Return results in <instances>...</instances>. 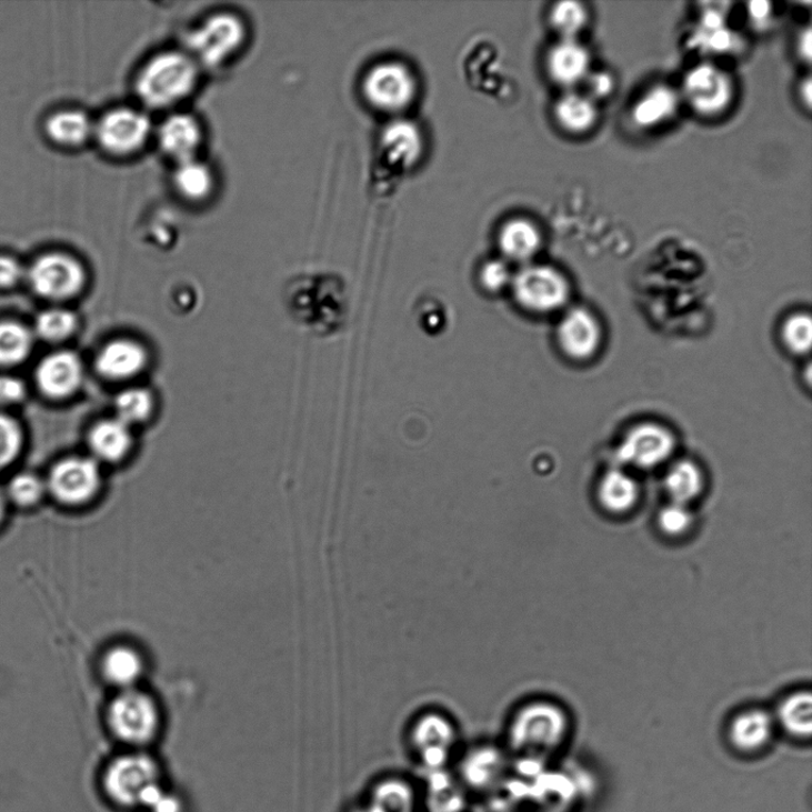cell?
Masks as SVG:
<instances>
[{
    "label": "cell",
    "instance_id": "6da1fadb",
    "mask_svg": "<svg viewBox=\"0 0 812 812\" xmlns=\"http://www.w3.org/2000/svg\"><path fill=\"white\" fill-rule=\"evenodd\" d=\"M569 719L560 704L530 700L517 705L505 725V750L521 759H543L560 749Z\"/></svg>",
    "mask_w": 812,
    "mask_h": 812
},
{
    "label": "cell",
    "instance_id": "7a4b0ae2",
    "mask_svg": "<svg viewBox=\"0 0 812 812\" xmlns=\"http://www.w3.org/2000/svg\"><path fill=\"white\" fill-rule=\"evenodd\" d=\"M198 81L199 64L193 58L169 50L146 62L134 80V91L144 107L163 110L190 97Z\"/></svg>",
    "mask_w": 812,
    "mask_h": 812
},
{
    "label": "cell",
    "instance_id": "3957f363",
    "mask_svg": "<svg viewBox=\"0 0 812 812\" xmlns=\"http://www.w3.org/2000/svg\"><path fill=\"white\" fill-rule=\"evenodd\" d=\"M103 789L111 803L127 810H151L166 792L157 761L144 753H129L111 761L103 775Z\"/></svg>",
    "mask_w": 812,
    "mask_h": 812
},
{
    "label": "cell",
    "instance_id": "277c9868",
    "mask_svg": "<svg viewBox=\"0 0 812 812\" xmlns=\"http://www.w3.org/2000/svg\"><path fill=\"white\" fill-rule=\"evenodd\" d=\"M248 31L239 16L217 12L196 27L188 38L191 57L201 66L221 67L240 53Z\"/></svg>",
    "mask_w": 812,
    "mask_h": 812
},
{
    "label": "cell",
    "instance_id": "5b68a950",
    "mask_svg": "<svg viewBox=\"0 0 812 812\" xmlns=\"http://www.w3.org/2000/svg\"><path fill=\"white\" fill-rule=\"evenodd\" d=\"M459 739L460 733L454 721L437 709L424 710L409 726L410 748L419 763L431 772L447 766Z\"/></svg>",
    "mask_w": 812,
    "mask_h": 812
},
{
    "label": "cell",
    "instance_id": "8992f818",
    "mask_svg": "<svg viewBox=\"0 0 812 812\" xmlns=\"http://www.w3.org/2000/svg\"><path fill=\"white\" fill-rule=\"evenodd\" d=\"M108 719L113 735L129 746H144L159 732L160 714L156 702L134 688L121 691L112 701Z\"/></svg>",
    "mask_w": 812,
    "mask_h": 812
},
{
    "label": "cell",
    "instance_id": "52a82bcc",
    "mask_svg": "<svg viewBox=\"0 0 812 812\" xmlns=\"http://www.w3.org/2000/svg\"><path fill=\"white\" fill-rule=\"evenodd\" d=\"M151 134L149 117L137 109L117 108L94 124L93 138L108 156L129 158L141 151Z\"/></svg>",
    "mask_w": 812,
    "mask_h": 812
},
{
    "label": "cell",
    "instance_id": "ba28073f",
    "mask_svg": "<svg viewBox=\"0 0 812 812\" xmlns=\"http://www.w3.org/2000/svg\"><path fill=\"white\" fill-rule=\"evenodd\" d=\"M418 83L408 66L399 61L375 64L367 73L363 92L369 103L388 113L408 109L417 96Z\"/></svg>",
    "mask_w": 812,
    "mask_h": 812
},
{
    "label": "cell",
    "instance_id": "9c48e42d",
    "mask_svg": "<svg viewBox=\"0 0 812 812\" xmlns=\"http://www.w3.org/2000/svg\"><path fill=\"white\" fill-rule=\"evenodd\" d=\"M682 90L690 108L708 118L725 112L735 94L732 78L709 62L692 67L684 77Z\"/></svg>",
    "mask_w": 812,
    "mask_h": 812
},
{
    "label": "cell",
    "instance_id": "30bf717a",
    "mask_svg": "<svg viewBox=\"0 0 812 812\" xmlns=\"http://www.w3.org/2000/svg\"><path fill=\"white\" fill-rule=\"evenodd\" d=\"M32 290L50 300L76 297L87 282L83 265L63 252H50L38 259L29 269Z\"/></svg>",
    "mask_w": 812,
    "mask_h": 812
},
{
    "label": "cell",
    "instance_id": "8fae6325",
    "mask_svg": "<svg viewBox=\"0 0 812 812\" xmlns=\"http://www.w3.org/2000/svg\"><path fill=\"white\" fill-rule=\"evenodd\" d=\"M517 300L524 309L537 313L560 310L569 300L570 289L557 269L535 264L520 270L513 282Z\"/></svg>",
    "mask_w": 812,
    "mask_h": 812
},
{
    "label": "cell",
    "instance_id": "7c38bea8",
    "mask_svg": "<svg viewBox=\"0 0 812 812\" xmlns=\"http://www.w3.org/2000/svg\"><path fill=\"white\" fill-rule=\"evenodd\" d=\"M510 752L494 743H479L460 759L459 783L473 793L498 790L509 774Z\"/></svg>",
    "mask_w": 812,
    "mask_h": 812
},
{
    "label": "cell",
    "instance_id": "4fadbf2b",
    "mask_svg": "<svg viewBox=\"0 0 812 812\" xmlns=\"http://www.w3.org/2000/svg\"><path fill=\"white\" fill-rule=\"evenodd\" d=\"M100 473L97 464L82 457H71L58 463L50 472L48 488L64 505H82L98 493Z\"/></svg>",
    "mask_w": 812,
    "mask_h": 812
},
{
    "label": "cell",
    "instance_id": "5bb4252c",
    "mask_svg": "<svg viewBox=\"0 0 812 812\" xmlns=\"http://www.w3.org/2000/svg\"><path fill=\"white\" fill-rule=\"evenodd\" d=\"M673 450V435L665 428L642 424L624 437L618 455L625 464L649 469L664 463Z\"/></svg>",
    "mask_w": 812,
    "mask_h": 812
},
{
    "label": "cell",
    "instance_id": "9a60e30c",
    "mask_svg": "<svg viewBox=\"0 0 812 812\" xmlns=\"http://www.w3.org/2000/svg\"><path fill=\"white\" fill-rule=\"evenodd\" d=\"M558 342L573 360L594 357L601 344V328L594 315L584 309L569 311L558 327Z\"/></svg>",
    "mask_w": 812,
    "mask_h": 812
},
{
    "label": "cell",
    "instance_id": "2e32d148",
    "mask_svg": "<svg viewBox=\"0 0 812 812\" xmlns=\"http://www.w3.org/2000/svg\"><path fill=\"white\" fill-rule=\"evenodd\" d=\"M158 141L163 154L178 164L197 158L202 129L193 116L174 113L161 123Z\"/></svg>",
    "mask_w": 812,
    "mask_h": 812
},
{
    "label": "cell",
    "instance_id": "e0dca14e",
    "mask_svg": "<svg viewBox=\"0 0 812 812\" xmlns=\"http://www.w3.org/2000/svg\"><path fill=\"white\" fill-rule=\"evenodd\" d=\"M37 380L42 393L47 397L69 398L78 391L81 383V362L71 351L49 354L38 368Z\"/></svg>",
    "mask_w": 812,
    "mask_h": 812
},
{
    "label": "cell",
    "instance_id": "ac0fdd59",
    "mask_svg": "<svg viewBox=\"0 0 812 812\" xmlns=\"http://www.w3.org/2000/svg\"><path fill=\"white\" fill-rule=\"evenodd\" d=\"M588 49L577 40L562 39L551 47L547 58L550 78L562 88L584 82L590 73Z\"/></svg>",
    "mask_w": 812,
    "mask_h": 812
},
{
    "label": "cell",
    "instance_id": "d6986e66",
    "mask_svg": "<svg viewBox=\"0 0 812 812\" xmlns=\"http://www.w3.org/2000/svg\"><path fill=\"white\" fill-rule=\"evenodd\" d=\"M147 363L142 345L129 340H117L100 350L96 360L99 375L121 382L138 377Z\"/></svg>",
    "mask_w": 812,
    "mask_h": 812
},
{
    "label": "cell",
    "instance_id": "ffe728a7",
    "mask_svg": "<svg viewBox=\"0 0 812 812\" xmlns=\"http://www.w3.org/2000/svg\"><path fill=\"white\" fill-rule=\"evenodd\" d=\"M679 109V93L669 84L658 83L635 101L631 120L636 128L651 130L672 120Z\"/></svg>",
    "mask_w": 812,
    "mask_h": 812
},
{
    "label": "cell",
    "instance_id": "44dd1931",
    "mask_svg": "<svg viewBox=\"0 0 812 812\" xmlns=\"http://www.w3.org/2000/svg\"><path fill=\"white\" fill-rule=\"evenodd\" d=\"M381 140L389 159L403 167H413L424 151V139L419 127L403 118L388 123Z\"/></svg>",
    "mask_w": 812,
    "mask_h": 812
},
{
    "label": "cell",
    "instance_id": "7402d4cb",
    "mask_svg": "<svg viewBox=\"0 0 812 812\" xmlns=\"http://www.w3.org/2000/svg\"><path fill=\"white\" fill-rule=\"evenodd\" d=\"M773 734V719L761 709L739 714L732 722L730 738L740 752L754 753L763 750Z\"/></svg>",
    "mask_w": 812,
    "mask_h": 812
},
{
    "label": "cell",
    "instance_id": "603a6c76",
    "mask_svg": "<svg viewBox=\"0 0 812 812\" xmlns=\"http://www.w3.org/2000/svg\"><path fill=\"white\" fill-rule=\"evenodd\" d=\"M46 132L60 147L79 148L93 138L94 123L83 111L62 110L48 118Z\"/></svg>",
    "mask_w": 812,
    "mask_h": 812
},
{
    "label": "cell",
    "instance_id": "cb8c5ba5",
    "mask_svg": "<svg viewBox=\"0 0 812 812\" xmlns=\"http://www.w3.org/2000/svg\"><path fill=\"white\" fill-rule=\"evenodd\" d=\"M554 118L564 131L583 134L594 129L599 111L595 101L587 94L568 92L557 100Z\"/></svg>",
    "mask_w": 812,
    "mask_h": 812
},
{
    "label": "cell",
    "instance_id": "d4e9b609",
    "mask_svg": "<svg viewBox=\"0 0 812 812\" xmlns=\"http://www.w3.org/2000/svg\"><path fill=\"white\" fill-rule=\"evenodd\" d=\"M89 443L97 459L109 463L120 462L131 449L130 429L118 419L100 421L91 430Z\"/></svg>",
    "mask_w": 812,
    "mask_h": 812
},
{
    "label": "cell",
    "instance_id": "484cf974",
    "mask_svg": "<svg viewBox=\"0 0 812 812\" xmlns=\"http://www.w3.org/2000/svg\"><path fill=\"white\" fill-rule=\"evenodd\" d=\"M543 242L538 227L524 218H514L503 224L499 244L504 255L514 261H528L535 255Z\"/></svg>",
    "mask_w": 812,
    "mask_h": 812
},
{
    "label": "cell",
    "instance_id": "4316f807",
    "mask_svg": "<svg viewBox=\"0 0 812 812\" xmlns=\"http://www.w3.org/2000/svg\"><path fill=\"white\" fill-rule=\"evenodd\" d=\"M378 812H415L417 792L400 776H385L372 785L367 802Z\"/></svg>",
    "mask_w": 812,
    "mask_h": 812
},
{
    "label": "cell",
    "instance_id": "83f0119b",
    "mask_svg": "<svg viewBox=\"0 0 812 812\" xmlns=\"http://www.w3.org/2000/svg\"><path fill=\"white\" fill-rule=\"evenodd\" d=\"M103 673L109 683L121 691L132 689L141 679L144 664L141 654L126 645L109 650L103 658Z\"/></svg>",
    "mask_w": 812,
    "mask_h": 812
},
{
    "label": "cell",
    "instance_id": "f1b7e54d",
    "mask_svg": "<svg viewBox=\"0 0 812 812\" xmlns=\"http://www.w3.org/2000/svg\"><path fill=\"white\" fill-rule=\"evenodd\" d=\"M173 183L184 200L200 202L211 197L215 179L211 168L196 158L177 164Z\"/></svg>",
    "mask_w": 812,
    "mask_h": 812
},
{
    "label": "cell",
    "instance_id": "f546056e",
    "mask_svg": "<svg viewBox=\"0 0 812 812\" xmlns=\"http://www.w3.org/2000/svg\"><path fill=\"white\" fill-rule=\"evenodd\" d=\"M599 499L604 509L612 513H625L633 509L639 499L636 482L620 470L608 471L599 487Z\"/></svg>",
    "mask_w": 812,
    "mask_h": 812
},
{
    "label": "cell",
    "instance_id": "4dcf8cb0",
    "mask_svg": "<svg viewBox=\"0 0 812 812\" xmlns=\"http://www.w3.org/2000/svg\"><path fill=\"white\" fill-rule=\"evenodd\" d=\"M783 730L793 738L806 739L812 733V696L809 691H800L785 699L776 714Z\"/></svg>",
    "mask_w": 812,
    "mask_h": 812
},
{
    "label": "cell",
    "instance_id": "1f68e13d",
    "mask_svg": "<svg viewBox=\"0 0 812 812\" xmlns=\"http://www.w3.org/2000/svg\"><path fill=\"white\" fill-rule=\"evenodd\" d=\"M665 488L672 502L686 504L702 492L703 477L696 464L689 461L675 463L668 472Z\"/></svg>",
    "mask_w": 812,
    "mask_h": 812
},
{
    "label": "cell",
    "instance_id": "d6a6232c",
    "mask_svg": "<svg viewBox=\"0 0 812 812\" xmlns=\"http://www.w3.org/2000/svg\"><path fill=\"white\" fill-rule=\"evenodd\" d=\"M32 345L31 333L21 324L0 323V365L19 364L28 358Z\"/></svg>",
    "mask_w": 812,
    "mask_h": 812
},
{
    "label": "cell",
    "instance_id": "836d02e7",
    "mask_svg": "<svg viewBox=\"0 0 812 812\" xmlns=\"http://www.w3.org/2000/svg\"><path fill=\"white\" fill-rule=\"evenodd\" d=\"M550 22L562 39L574 40L587 27L589 12L585 6L577 0H563L552 7Z\"/></svg>",
    "mask_w": 812,
    "mask_h": 812
},
{
    "label": "cell",
    "instance_id": "e575fe53",
    "mask_svg": "<svg viewBox=\"0 0 812 812\" xmlns=\"http://www.w3.org/2000/svg\"><path fill=\"white\" fill-rule=\"evenodd\" d=\"M154 408L151 394L143 388L126 389L114 401L118 420L130 428L147 420Z\"/></svg>",
    "mask_w": 812,
    "mask_h": 812
},
{
    "label": "cell",
    "instance_id": "d590c367",
    "mask_svg": "<svg viewBox=\"0 0 812 812\" xmlns=\"http://www.w3.org/2000/svg\"><path fill=\"white\" fill-rule=\"evenodd\" d=\"M77 325L74 313L63 309H52L38 317L37 332L44 341L61 342L73 334Z\"/></svg>",
    "mask_w": 812,
    "mask_h": 812
},
{
    "label": "cell",
    "instance_id": "8d00e7d4",
    "mask_svg": "<svg viewBox=\"0 0 812 812\" xmlns=\"http://www.w3.org/2000/svg\"><path fill=\"white\" fill-rule=\"evenodd\" d=\"M783 341L792 353H808L812 342V321L810 315L806 313L791 315L783 327Z\"/></svg>",
    "mask_w": 812,
    "mask_h": 812
},
{
    "label": "cell",
    "instance_id": "74e56055",
    "mask_svg": "<svg viewBox=\"0 0 812 812\" xmlns=\"http://www.w3.org/2000/svg\"><path fill=\"white\" fill-rule=\"evenodd\" d=\"M44 494L43 482L32 473H20L9 483L7 497L20 507H32L38 504Z\"/></svg>",
    "mask_w": 812,
    "mask_h": 812
},
{
    "label": "cell",
    "instance_id": "f35d334b",
    "mask_svg": "<svg viewBox=\"0 0 812 812\" xmlns=\"http://www.w3.org/2000/svg\"><path fill=\"white\" fill-rule=\"evenodd\" d=\"M692 40L695 47L705 53L726 54L734 52L739 47L735 33L726 26L713 30L700 29Z\"/></svg>",
    "mask_w": 812,
    "mask_h": 812
},
{
    "label": "cell",
    "instance_id": "ab89813d",
    "mask_svg": "<svg viewBox=\"0 0 812 812\" xmlns=\"http://www.w3.org/2000/svg\"><path fill=\"white\" fill-rule=\"evenodd\" d=\"M21 447L22 432L19 424L12 418L0 414V469L16 459Z\"/></svg>",
    "mask_w": 812,
    "mask_h": 812
},
{
    "label": "cell",
    "instance_id": "60d3db41",
    "mask_svg": "<svg viewBox=\"0 0 812 812\" xmlns=\"http://www.w3.org/2000/svg\"><path fill=\"white\" fill-rule=\"evenodd\" d=\"M693 522L692 513L686 504L672 502L659 513V528L668 535L676 537L686 533Z\"/></svg>",
    "mask_w": 812,
    "mask_h": 812
},
{
    "label": "cell",
    "instance_id": "b9f144b4",
    "mask_svg": "<svg viewBox=\"0 0 812 812\" xmlns=\"http://www.w3.org/2000/svg\"><path fill=\"white\" fill-rule=\"evenodd\" d=\"M510 280V268L502 261H489L481 270V282L490 292H499L503 290Z\"/></svg>",
    "mask_w": 812,
    "mask_h": 812
},
{
    "label": "cell",
    "instance_id": "7bdbcfd3",
    "mask_svg": "<svg viewBox=\"0 0 812 812\" xmlns=\"http://www.w3.org/2000/svg\"><path fill=\"white\" fill-rule=\"evenodd\" d=\"M584 83L588 91L587 96L592 100L608 98L615 89L614 77L603 71L589 73Z\"/></svg>",
    "mask_w": 812,
    "mask_h": 812
},
{
    "label": "cell",
    "instance_id": "ee69618b",
    "mask_svg": "<svg viewBox=\"0 0 812 812\" xmlns=\"http://www.w3.org/2000/svg\"><path fill=\"white\" fill-rule=\"evenodd\" d=\"M24 275L23 268L19 261L0 255V289H9L14 285Z\"/></svg>",
    "mask_w": 812,
    "mask_h": 812
},
{
    "label": "cell",
    "instance_id": "f6af8a7d",
    "mask_svg": "<svg viewBox=\"0 0 812 812\" xmlns=\"http://www.w3.org/2000/svg\"><path fill=\"white\" fill-rule=\"evenodd\" d=\"M26 395V387L19 379L0 377V404L20 402Z\"/></svg>",
    "mask_w": 812,
    "mask_h": 812
},
{
    "label": "cell",
    "instance_id": "bcb514c9",
    "mask_svg": "<svg viewBox=\"0 0 812 812\" xmlns=\"http://www.w3.org/2000/svg\"><path fill=\"white\" fill-rule=\"evenodd\" d=\"M749 16L755 26H766L771 19L772 7L764 0H755L749 4Z\"/></svg>",
    "mask_w": 812,
    "mask_h": 812
},
{
    "label": "cell",
    "instance_id": "7dc6e473",
    "mask_svg": "<svg viewBox=\"0 0 812 812\" xmlns=\"http://www.w3.org/2000/svg\"><path fill=\"white\" fill-rule=\"evenodd\" d=\"M812 38H811V30L810 28L805 29L802 32V36L799 40V50L802 59L810 61L811 59V48H812Z\"/></svg>",
    "mask_w": 812,
    "mask_h": 812
},
{
    "label": "cell",
    "instance_id": "c3c4849f",
    "mask_svg": "<svg viewBox=\"0 0 812 812\" xmlns=\"http://www.w3.org/2000/svg\"><path fill=\"white\" fill-rule=\"evenodd\" d=\"M7 515V494L0 488V527H2Z\"/></svg>",
    "mask_w": 812,
    "mask_h": 812
},
{
    "label": "cell",
    "instance_id": "681fc988",
    "mask_svg": "<svg viewBox=\"0 0 812 812\" xmlns=\"http://www.w3.org/2000/svg\"><path fill=\"white\" fill-rule=\"evenodd\" d=\"M802 87L803 88H802L801 94L805 99L806 107H810V104H811V94H812V92H811V89H812V87H811V80L810 79H806V81L803 82Z\"/></svg>",
    "mask_w": 812,
    "mask_h": 812
},
{
    "label": "cell",
    "instance_id": "f907efd6",
    "mask_svg": "<svg viewBox=\"0 0 812 812\" xmlns=\"http://www.w3.org/2000/svg\"><path fill=\"white\" fill-rule=\"evenodd\" d=\"M351 812H378L374 808L370 806L368 803L358 808H354Z\"/></svg>",
    "mask_w": 812,
    "mask_h": 812
}]
</instances>
